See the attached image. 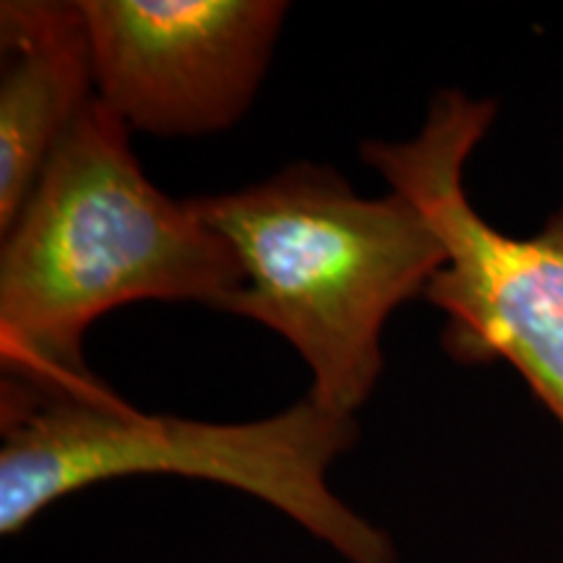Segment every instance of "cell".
Listing matches in <instances>:
<instances>
[{
	"instance_id": "obj_1",
	"label": "cell",
	"mask_w": 563,
	"mask_h": 563,
	"mask_svg": "<svg viewBox=\"0 0 563 563\" xmlns=\"http://www.w3.org/2000/svg\"><path fill=\"white\" fill-rule=\"evenodd\" d=\"M129 133L95 97L3 232V386L34 397L100 394L110 386L89 371L81 347L100 316L141 300L228 311L243 290L232 245L188 199L152 186Z\"/></svg>"
},
{
	"instance_id": "obj_2",
	"label": "cell",
	"mask_w": 563,
	"mask_h": 563,
	"mask_svg": "<svg viewBox=\"0 0 563 563\" xmlns=\"http://www.w3.org/2000/svg\"><path fill=\"white\" fill-rule=\"evenodd\" d=\"M188 203L243 266L228 311L285 336L313 373L308 397L355 418L384 371L386 319L422 298L446 264L428 211L397 188L363 199L340 173L311 162Z\"/></svg>"
},
{
	"instance_id": "obj_3",
	"label": "cell",
	"mask_w": 563,
	"mask_h": 563,
	"mask_svg": "<svg viewBox=\"0 0 563 563\" xmlns=\"http://www.w3.org/2000/svg\"><path fill=\"white\" fill-rule=\"evenodd\" d=\"M0 534L89 485L141 475L220 483L290 517L347 563H397V545L336 496L329 470L357 441V422L306 397L253 422L150 415L112 389L89 397L3 386Z\"/></svg>"
},
{
	"instance_id": "obj_4",
	"label": "cell",
	"mask_w": 563,
	"mask_h": 563,
	"mask_svg": "<svg viewBox=\"0 0 563 563\" xmlns=\"http://www.w3.org/2000/svg\"><path fill=\"white\" fill-rule=\"evenodd\" d=\"M496 100L441 89L407 141H365V165L428 211L446 264L422 298L446 316L441 347L460 365H511L563 431V201L534 235L514 238L470 201L464 170Z\"/></svg>"
},
{
	"instance_id": "obj_5",
	"label": "cell",
	"mask_w": 563,
	"mask_h": 563,
	"mask_svg": "<svg viewBox=\"0 0 563 563\" xmlns=\"http://www.w3.org/2000/svg\"><path fill=\"white\" fill-rule=\"evenodd\" d=\"M97 100L131 131L207 136L249 110L287 16L279 0H81Z\"/></svg>"
},
{
	"instance_id": "obj_6",
	"label": "cell",
	"mask_w": 563,
	"mask_h": 563,
	"mask_svg": "<svg viewBox=\"0 0 563 563\" xmlns=\"http://www.w3.org/2000/svg\"><path fill=\"white\" fill-rule=\"evenodd\" d=\"M0 230L37 186L47 159L95 100L89 34L79 3L0 5Z\"/></svg>"
}]
</instances>
